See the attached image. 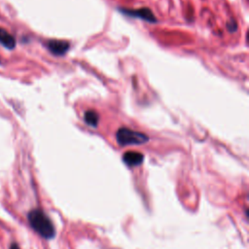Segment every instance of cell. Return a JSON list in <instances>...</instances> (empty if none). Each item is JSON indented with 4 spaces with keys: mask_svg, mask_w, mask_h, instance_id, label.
Returning a JSON list of instances; mask_svg holds the SVG:
<instances>
[{
    "mask_svg": "<svg viewBox=\"0 0 249 249\" xmlns=\"http://www.w3.org/2000/svg\"><path fill=\"white\" fill-rule=\"evenodd\" d=\"M144 156L135 151H128L124 154L123 160L128 166H137L143 162Z\"/></svg>",
    "mask_w": 249,
    "mask_h": 249,
    "instance_id": "5b68a950",
    "label": "cell"
},
{
    "mask_svg": "<svg viewBox=\"0 0 249 249\" xmlns=\"http://www.w3.org/2000/svg\"><path fill=\"white\" fill-rule=\"evenodd\" d=\"M0 44L8 50H13L16 47V39L7 30L0 28Z\"/></svg>",
    "mask_w": 249,
    "mask_h": 249,
    "instance_id": "8992f818",
    "label": "cell"
},
{
    "mask_svg": "<svg viewBox=\"0 0 249 249\" xmlns=\"http://www.w3.org/2000/svg\"><path fill=\"white\" fill-rule=\"evenodd\" d=\"M47 47L53 54L59 56L67 53V51L70 48V45L68 42L62 40H50L47 43Z\"/></svg>",
    "mask_w": 249,
    "mask_h": 249,
    "instance_id": "277c9868",
    "label": "cell"
},
{
    "mask_svg": "<svg viewBox=\"0 0 249 249\" xmlns=\"http://www.w3.org/2000/svg\"><path fill=\"white\" fill-rule=\"evenodd\" d=\"M227 26H228V29H229L231 32L235 31V30H236V27H237L236 22H235V20H233V19H232V20H231L230 22H228Z\"/></svg>",
    "mask_w": 249,
    "mask_h": 249,
    "instance_id": "ba28073f",
    "label": "cell"
},
{
    "mask_svg": "<svg viewBox=\"0 0 249 249\" xmlns=\"http://www.w3.org/2000/svg\"><path fill=\"white\" fill-rule=\"evenodd\" d=\"M84 121L87 124H89L91 127H96L99 122V116L98 114L93 110H88L84 114Z\"/></svg>",
    "mask_w": 249,
    "mask_h": 249,
    "instance_id": "52a82bcc",
    "label": "cell"
},
{
    "mask_svg": "<svg viewBox=\"0 0 249 249\" xmlns=\"http://www.w3.org/2000/svg\"><path fill=\"white\" fill-rule=\"evenodd\" d=\"M116 139L121 146L141 145L149 141V137L146 134L127 127H121L116 133Z\"/></svg>",
    "mask_w": 249,
    "mask_h": 249,
    "instance_id": "7a4b0ae2",
    "label": "cell"
},
{
    "mask_svg": "<svg viewBox=\"0 0 249 249\" xmlns=\"http://www.w3.org/2000/svg\"><path fill=\"white\" fill-rule=\"evenodd\" d=\"M28 222L31 228L44 238H52L54 236L55 231L52 221L40 209H34L28 213Z\"/></svg>",
    "mask_w": 249,
    "mask_h": 249,
    "instance_id": "6da1fadb",
    "label": "cell"
},
{
    "mask_svg": "<svg viewBox=\"0 0 249 249\" xmlns=\"http://www.w3.org/2000/svg\"><path fill=\"white\" fill-rule=\"evenodd\" d=\"M120 11L124 14L127 15L129 17H134V18H141L145 21L148 22H156L157 21V18L155 17V15L152 13V11L149 8H140V9H120Z\"/></svg>",
    "mask_w": 249,
    "mask_h": 249,
    "instance_id": "3957f363",
    "label": "cell"
},
{
    "mask_svg": "<svg viewBox=\"0 0 249 249\" xmlns=\"http://www.w3.org/2000/svg\"><path fill=\"white\" fill-rule=\"evenodd\" d=\"M10 249H19V247L18 246V244L13 243V244L10 246Z\"/></svg>",
    "mask_w": 249,
    "mask_h": 249,
    "instance_id": "9c48e42d",
    "label": "cell"
}]
</instances>
